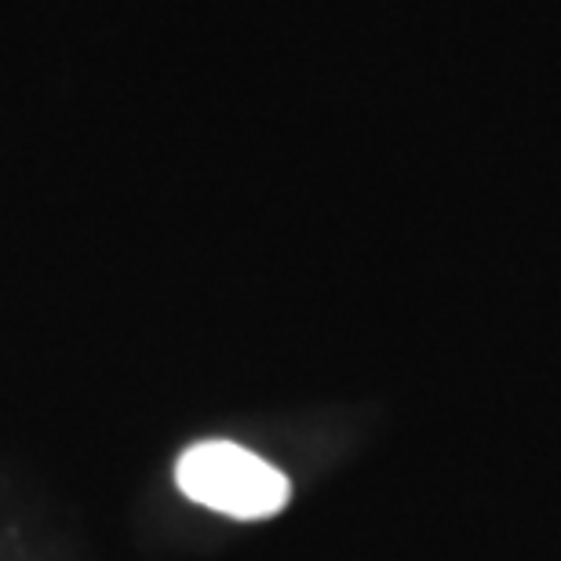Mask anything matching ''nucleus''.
<instances>
[{"instance_id": "f257e3e1", "label": "nucleus", "mask_w": 561, "mask_h": 561, "mask_svg": "<svg viewBox=\"0 0 561 561\" xmlns=\"http://www.w3.org/2000/svg\"><path fill=\"white\" fill-rule=\"evenodd\" d=\"M179 489L208 511L230 518H271L288 503V478L233 442H201L179 456Z\"/></svg>"}]
</instances>
